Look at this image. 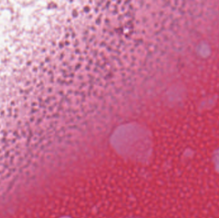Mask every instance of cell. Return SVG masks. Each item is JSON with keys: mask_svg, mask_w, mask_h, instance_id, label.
I'll return each instance as SVG.
<instances>
[{"mask_svg": "<svg viewBox=\"0 0 219 218\" xmlns=\"http://www.w3.org/2000/svg\"><path fill=\"white\" fill-rule=\"evenodd\" d=\"M4 113V111L3 110V111H2V114H3Z\"/></svg>", "mask_w": 219, "mask_h": 218, "instance_id": "1", "label": "cell"}]
</instances>
